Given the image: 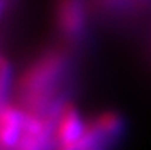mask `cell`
Segmentation results:
<instances>
[{"instance_id":"obj_7","label":"cell","mask_w":151,"mask_h":150,"mask_svg":"<svg viewBox=\"0 0 151 150\" xmlns=\"http://www.w3.org/2000/svg\"><path fill=\"white\" fill-rule=\"evenodd\" d=\"M15 78H13V68L9 59L3 54L0 63V99L1 104L10 101V96L15 91Z\"/></svg>"},{"instance_id":"obj_4","label":"cell","mask_w":151,"mask_h":150,"mask_svg":"<svg viewBox=\"0 0 151 150\" xmlns=\"http://www.w3.org/2000/svg\"><path fill=\"white\" fill-rule=\"evenodd\" d=\"M24 113V128L15 150H51L56 147L54 128L59 113H34L27 110Z\"/></svg>"},{"instance_id":"obj_6","label":"cell","mask_w":151,"mask_h":150,"mask_svg":"<svg viewBox=\"0 0 151 150\" xmlns=\"http://www.w3.org/2000/svg\"><path fill=\"white\" fill-rule=\"evenodd\" d=\"M25 113L12 100L1 104L0 112V144L1 150H15L24 128Z\"/></svg>"},{"instance_id":"obj_5","label":"cell","mask_w":151,"mask_h":150,"mask_svg":"<svg viewBox=\"0 0 151 150\" xmlns=\"http://www.w3.org/2000/svg\"><path fill=\"white\" fill-rule=\"evenodd\" d=\"M87 128V121H84L79 109L68 101L56 121V128H54V141L56 147H65L76 143L85 133Z\"/></svg>"},{"instance_id":"obj_8","label":"cell","mask_w":151,"mask_h":150,"mask_svg":"<svg viewBox=\"0 0 151 150\" xmlns=\"http://www.w3.org/2000/svg\"><path fill=\"white\" fill-rule=\"evenodd\" d=\"M16 4V0H1V16L6 18L7 16V10L13 9V6Z\"/></svg>"},{"instance_id":"obj_2","label":"cell","mask_w":151,"mask_h":150,"mask_svg":"<svg viewBox=\"0 0 151 150\" xmlns=\"http://www.w3.org/2000/svg\"><path fill=\"white\" fill-rule=\"evenodd\" d=\"M125 121L114 110H103L87 121L84 136L73 144L56 150H109L123 133Z\"/></svg>"},{"instance_id":"obj_3","label":"cell","mask_w":151,"mask_h":150,"mask_svg":"<svg viewBox=\"0 0 151 150\" xmlns=\"http://www.w3.org/2000/svg\"><path fill=\"white\" fill-rule=\"evenodd\" d=\"M54 24L62 40L70 46L82 43L90 25V9L87 0H56Z\"/></svg>"},{"instance_id":"obj_1","label":"cell","mask_w":151,"mask_h":150,"mask_svg":"<svg viewBox=\"0 0 151 150\" xmlns=\"http://www.w3.org/2000/svg\"><path fill=\"white\" fill-rule=\"evenodd\" d=\"M70 54L65 49H49L35 56L15 84L18 104L34 113H60L69 101L68 78Z\"/></svg>"}]
</instances>
